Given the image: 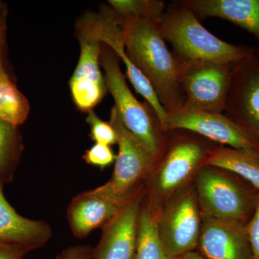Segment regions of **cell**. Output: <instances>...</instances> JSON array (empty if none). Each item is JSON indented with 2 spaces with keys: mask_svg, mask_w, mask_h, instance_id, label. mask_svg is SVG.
<instances>
[{
  "mask_svg": "<svg viewBox=\"0 0 259 259\" xmlns=\"http://www.w3.org/2000/svg\"><path fill=\"white\" fill-rule=\"evenodd\" d=\"M121 20L126 54L151 83L167 113L183 107L180 61L167 48L159 24L143 18Z\"/></svg>",
  "mask_w": 259,
  "mask_h": 259,
  "instance_id": "1",
  "label": "cell"
},
{
  "mask_svg": "<svg viewBox=\"0 0 259 259\" xmlns=\"http://www.w3.org/2000/svg\"><path fill=\"white\" fill-rule=\"evenodd\" d=\"M159 27L162 36L171 44L180 61L236 65L253 54L248 49L223 41L213 35L180 2L178 6L165 12Z\"/></svg>",
  "mask_w": 259,
  "mask_h": 259,
  "instance_id": "2",
  "label": "cell"
},
{
  "mask_svg": "<svg viewBox=\"0 0 259 259\" xmlns=\"http://www.w3.org/2000/svg\"><path fill=\"white\" fill-rule=\"evenodd\" d=\"M100 64L105 71L107 90L115 100V107L124 125L146 146L156 160L161 151L157 116L148 103L140 102L131 93L119 64V58L106 45L101 51Z\"/></svg>",
  "mask_w": 259,
  "mask_h": 259,
  "instance_id": "3",
  "label": "cell"
},
{
  "mask_svg": "<svg viewBox=\"0 0 259 259\" xmlns=\"http://www.w3.org/2000/svg\"><path fill=\"white\" fill-rule=\"evenodd\" d=\"M76 35L91 37L106 45L120 58L127 69V74L135 90L144 97L157 116L162 128L167 112L158 100L149 81L131 62L125 53L122 20L111 8L104 7L98 13H88L78 20Z\"/></svg>",
  "mask_w": 259,
  "mask_h": 259,
  "instance_id": "4",
  "label": "cell"
},
{
  "mask_svg": "<svg viewBox=\"0 0 259 259\" xmlns=\"http://www.w3.org/2000/svg\"><path fill=\"white\" fill-rule=\"evenodd\" d=\"M110 122L117 134L118 154L112 178L99 189L114 197H131L139 192V182L151 171L156 159L124 125L115 106L110 112Z\"/></svg>",
  "mask_w": 259,
  "mask_h": 259,
  "instance_id": "5",
  "label": "cell"
},
{
  "mask_svg": "<svg viewBox=\"0 0 259 259\" xmlns=\"http://www.w3.org/2000/svg\"><path fill=\"white\" fill-rule=\"evenodd\" d=\"M179 61L185 105L204 111L223 113L226 109L235 65Z\"/></svg>",
  "mask_w": 259,
  "mask_h": 259,
  "instance_id": "6",
  "label": "cell"
},
{
  "mask_svg": "<svg viewBox=\"0 0 259 259\" xmlns=\"http://www.w3.org/2000/svg\"><path fill=\"white\" fill-rule=\"evenodd\" d=\"M162 130L192 131L218 144L259 156L258 141L243 126L223 113L204 111L185 105L167 113Z\"/></svg>",
  "mask_w": 259,
  "mask_h": 259,
  "instance_id": "7",
  "label": "cell"
},
{
  "mask_svg": "<svg viewBox=\"0 0 259 259\" xmlns=\"http://www.w3.org/2000/svg\"><path fill=\"white\" fill-rule=\"evenodd\" d=\"M197 197L187 190L177 194L159 213L158 231L168 259L194 250L202 226Z\"/></svg>",
  "mask_w": 259,
  "mask_h": 259,
  "instance_id": "8",
  "label": "cell"
},
{
  "mask_svg": "<svg viewBox=\"0 0 259 259\" xmlns=\"http://www.w3.org/2000/svg\"><path fill=\"white\" fill-rule=\"evenodd\" d=\"M195 182L202 215L242 224L248 213V201L236 183L211 166L199 169Z\"/></svg>",
  "mask_w": 259,
  "mask_h": 259,
  "instance_id": "9",
  "label": "cell"
},
{
  "mask_svg": "<svg viewBox=\"0 0 259 259\" xmlns=\"http://www.w3.org/2000/svg\"><path fill=\"white\" fill-rule=\"evenodd\" d=\"M226 109L259 144V61L253 54L233 66Z\"/></svg>",
  "mask_w": 259,
  "mask_h": 259,
  "instance_id": "10",
  "label": "cell"
},
{
  "mask_svg": "<svg viewBox=\"0 0 259 259\" xmlns=\"http://www.w3.org/2000/svg\"><path fill=\"white\" fill-rule=\"evenodd\" d=\"M80 44V56L69 81L73 101L82 112L93 110L107 91L105 76L100 68L102 44L91 37L76 35Z\"/></svg>",
  "mask_w": 259,
  "mask_h": 259,
  "instance_id": "11",
  "label": "cell"
},
{
  "mask_svg": "<svg viewBox=\"0 0 259 259\" xmlns=\"http://www.w3.org/2000/svg\"><path fill=\"white\" fill-rule=\"evenodd\" d=\"M138 192L128 197H114L97 187L78 194L70 202L67 209L68 222L73 235L76 238H83L94 230L103 228L122 210Z\"/></svg>",
  "mask_w": 259,
  "mask_h": 259,
  "instance_id": "12",
  "label": "cell"
},
{
  "mask_svg": "<svg viewBox=\"0 0 259 259\" xmlns=\"http://www.w3.org/2000/svg\"><path fill=\"white\" fill-rule=\"evenodd\" d=\"M3 186L0 181V248L25 255L44 246L52 237L51 226L20 215L5 198Z\"/></svg>",
  "mask_w": 259,
  "mask_h": 259,
  "instance_id": "13",
  "label": "cell"
},
{
  "mask_svg": "<svg viewBox=\"0 0 259 259\" xmlns=\"http://www.w3.org/2000/svg\"><path fill=\"white\" fill-rule=\"evenodd\" d=\"M198 246L206 259H253L243 224L202 214Z\"/></svg>",
  "mask_w": 259,
  "mask_h": 259,
  "instance_id": "14",
  "label": "cell"
},
{
  "mask_svg": "<svg viewBox=\"0 0 259 259\" xmlns=\"http://www.w3.org/2000/svg\"><path fill=\"white\" fill-rule=\"evenodd\" d=\"M141 190L115 218L102 228L101 239L93 250V259H134Z\"/></svg>",
  "mask_w": 259,
  "mask_h": 259,
  "instance_id": "15",
  "label": "cell"
},
{
  "mask_svg": "<svg viewBox=\"0 0 259 259\" xmlns=\"http://www.w3.org/2000/svg\"><path fill=\"white\" fill-rule=\"evenodd\" d=\"M208 151L192 140H183L172 146L155 177V195L166 197L176 192L203 164Z\"/></svg>",
  "mask_w": 259,
  "mask_h": 259,
  "instance_id": "16",
  "label": "cell"
},
{
  "mask_svg": "<svg viewBox=\"0 0 259 259\" xmlns=\"http://www.w3.org/2000/svg\"><path fill=\"white\" fill-rule=\"evenodd\" d=\"M180 3L199 18L224 19L251 32L259 40V0H186Z\"/></svg>",
  "mask_w": 259,
  "mask_h": 259,
  "instance_id": "17",
  "label": "cell"
},
{
  "mask_svg": "<svg viewBox=\"0 0 259 259\" xmlns=\"http://www.w3.org/2000/svg\"><path fill=\"white\" fill-rule=\"evenodd\" d=\"M203 165L236 174L259 190L258 155L236 148H215L209 150Z\"/></svg>",
  "mask_w": 259,
  "mask_h": 259,
  "instance_id": "18",
  "label": "cell"
},
{
  "mask_svg": "<svg viewBox=\"0 0 259 259\" xmlns=\"http://www.w3.org/2000/svg\"><path fill=\"white\" fill-rule=\"evenodd\" d=\"M159 213L152 204L141 205L134 259H168L158 231Z\"/></svg>",
  "mask_w": 259,
  "mask_h": 259,
  "instance_id": "19",
  "label": "cell"
},
{
  "mask_svg": "<svg viewBox=\"0 0 259 259\" xmlns=\"http://www.w3.org/2000/svg\"><path fill=\"white\" fill-rule=\"evenodd\" d=\"M30 112L28 100L12 81L0 61V118L18 127L23 125Z\"/></svg>",
  "mask_w": 259,
  "mask_h": 259,
  "instance_id": "20",
  "label": "cell"
},
{
  "mask_svg": "<svg viewBox=\"0 0 259 259\" xmlns=\"http://www.w3.org/2000/svg\"><path fill=\"white\" fill-rule=\"evenodd\" d=\"M23 148L18 127L0 118V181L4 185L13 180Z\"/></svg>",
  "mask_w": 259,
  "mask_h": 259,
  "instance_id": "21",
  "label": "cell"
},
{
  "mask_svg": "<svg viewBox=\"0 0 259 259\" xmlns=\"http://www.w3.org/2000/svg\"><path fill=\"white\" fill-rule=\"evenodd\" d=\"M109 5L120 19L143 18L161 24L165 4L158 0H110Z\"/></svg>",
  "mask_w": 259,
  "mask_h": 259,
  "instance_id": "22",
  "label": "cell"
},
{
  "mask_svg": "<svg viewBox=\"0 0 259 259\" xmlns=\"http://www.w3.org/2000/svg\"><path fill=\"white\" fill-rule=\"evenodd\" d=\"M86 121L90 127V138L95 144L108 146L117 144V134L110 122L102 120L93 110L88 112Z\"/></svg>",
  "mask_w": 259,
  "mask_h": 259,
  "instance_id": "23",
  "label": "cell"
},
{
  "mask_svg": "<svg viewBox=\"0 0 259 259\" xmlns=\"http://www.w3.org/2000/svg\"><path fill=\"white\" fill-rule=\"evenodd\" d=\"M82 158L88 164L103 170L116 161L117 155L114 153L110 146L95 144L87 150Z\"/></svg>",
  "mask_w": 259,
  "mask_h": 259,
  "instance_id": "24",
  "label": "cell"
},
{
  "mask_svg": "<svg viewBox=\"0 0 259 259\" xmlns=\"http://www.w3.org/2000/svg\"><path fill=\"white\" fill-rule=\"evenodd\" d=\"M253 259H259V198L255 204L254 214L246 227Z\"/></svg>",
  "mask_w": 259,
  "mask_h": 259,
  "instance_id": "25",
  "label": "cell"
},
{
  "mask_svg": "<svg viewBox=\"0 0 259 259\" xmlns=\"http://www.w3.org/2000/svg\"><path fill=\"white\" fill-rule=\"evenodd\" d=\"M93 250L88 245H75L63 250L56 259H93Z\"/></svg>",
  "mask_w": 259,
  "mask_h": 259,
  "instance_id": "26",
  "label": "cell"
},
{
  "mask_svg": "<svg viewBox=\"0 0 259 259\" xmlns=\"http://www.w3.org/2000/svg\"><path fill=\"white\" fill-rule=\"evenodd\" d=\"M7 8L4 3H0V61L4 62L5 35H6Z\"/></svg>",
  "mask_w": 259,
  "mask_h": 259,
  "instance_id": "27",
  "label": "cell"
},
{
  "mask_svg": "<svg viewBox=\"0 0 259 259\" xmlns=\"http://www.w3.org/2000/svg\"><path fill=\"white\" fill-rule=\"evenodd\" d=\"M24 256L16 252L0 248V259H23Z\"/></svg>",
  "mask_w": 259,
  "mask_h": 259,
  "instance_id": "28",
  "label": "cell"
},
{
  "mask_svg": "<svg viewBox=\"0 0 259 259\" xmlns=\"http://www.w3.org/2000/svg\"><path fill=\"white\" fill-rule=\"evenodd\" d=\"M173 259H206L203 255L201 254L198 252L192 251L187 252V253H184V254L177 256L176 258Z\"/></svg>",
  "mask_w": 259,
  "mask_h": 259,
  "instance_id": "29",
  "label": "cell"
}]
</instances>
